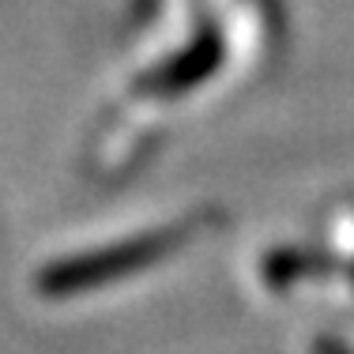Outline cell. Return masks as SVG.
<instances>
[{
  "instance_id": "6da1fadb",
  "label": "cell",
  "mask_w": 354,
  "mask_h": 354,
  "mask_svg": "<svg viewBox=\"0 0 354 354\" xmlns=\"http://www.w3.org/2000/svg\"><path fill=\"white\" fill-rule=\"evenodd\" d=\"M317 354H351V351H343V347H335V343H320Z\"/></svg>"
}]
</instances>
